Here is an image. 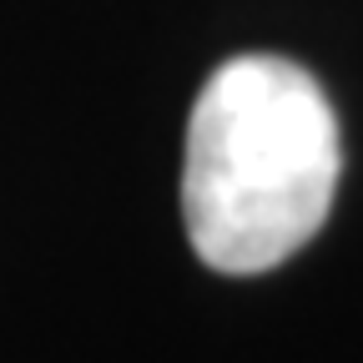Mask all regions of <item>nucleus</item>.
I'll list each match as a JSON object with an SVG mask.
<instances>
[{"label": "nucleus", "instance_id": "1", "mask_svg": "<svg viewBox=\"0 0 363 363\" xmlns=\"http://www.w3.org/2000/svg\"><path fill=\"white\" fill-rule=\"evenodd\" d=\"M343 172L338 116L298 61H222L187 121L182 217L212 272H267L328 222Z\"/></svg>", "mask_w": 363, "mask_h": 363}]
</instances>
